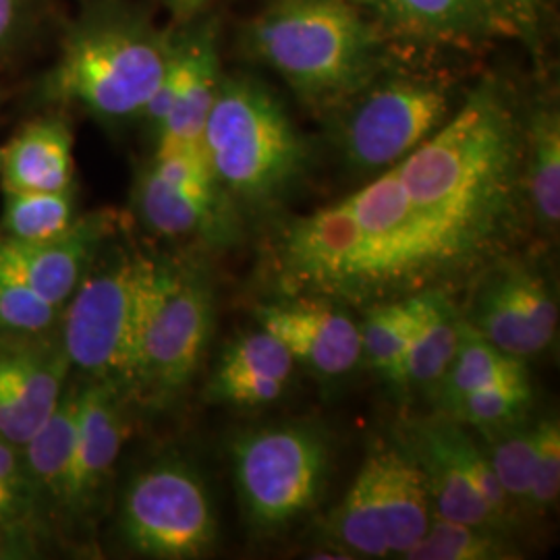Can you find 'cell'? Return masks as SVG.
<instances>
[{"label":"cell","instance_id":"obj_29","mask_svg":"<svg viewBox=\"0 0 560 560\" xmlns=\"http://www.w3.org/2000/svg\"><path fill=\"white\" fill-rule=\"evenodd\" d=\"M532 402V382H511L467 393L441 413L488 436L525 421Z\"/></svg>","mask_w":560,"mask_h":560},{"label":"cell","instance_id":"obj_25","mask_svg":"<svg viewBox=\"0 0 560 560\" xmlns=\"http://www.w3.org/2000/svg\"><path fill=\"white\" fill-rule=\"evenodd\" d=\"M511 382H529L527 361L504 353L463 318L457 353L430 395L444 411L467 393Z\"/></svg>","mask_w":560,"mask_h":560},{"label":"cell","instance_id":"obj_35","mask_svg":"<svg viewBox=\"0 0 560 560\" xmlns=\"http://www.w3.org/2000/svg\"><path fill=\"white\" fill-rule=\"evenodd\" d=\"M32 0H0V55L18 46L32 20Z\"/></svg>","mask_w":560,"mask_h":560},{"label":"cell","instance_id":"obj_4","mask_svg":"<svg viewBox=\"0 0 560 560\" xmlns=\"http://www.w3.org/2000/svg\"><path fill=\"white\" fill-rule=\"evenodd\" d=\"M203 148L224 198L247 212L277 208L310 166L295 120L264 81L249 75H222Z\"/></svg>","mask_w":560,"mask_h":560},{"label":"cell","instance_id":"obj_34","mask_svg":"<svg viewBox=\"0 0 560 560\" xmlns=\"http://www.w3.org/2000/svg\"><path fill=\"white\" fill-rule=\"evenodd\" d=\"M560 494V423L548 416L536 423V455L529 511L548 513Z\"/></svg>","mask_w":560,"mask_h":560},{"label":"cell","instance_id":"obj_13","mask_svg":"<svg viewBox=\"0 0 560 560\" xmlns=\"http://www.w3.org/2000/svg\"><path fill=\"white\" fill-rule=\"evenodd\" d=\"M221 81L217 21L191 23L175 34L173 55L140 119L156 131L159 141L203 145Z\"/></svg>","mask_w":560,"mask_h":560},{"label":"cell","instance_id":"obj_17","mask_svg":"<svg viewBox=\"0 0 560 560\" xmlns=\"http://www.w3.org/2000/svg\"><path fill=\"white\" fill-rule=\"evenodd\" d=\"M115 224L117 217L104 210L80 217L75 226L57 240L20 243L0 237V261L44 300L62 307L101 254L102 243L115 235Z\"/></svg>","mask_w":560,"mask_h":560},{"label":"cell","instance_id":"obj_1","mask_svg":"<svg viewBox=\"0 0 560 560\" xmlns=\"http://www.w3.org/2000/svg\"><path fill=\"white\" fill-rule=\"evenodd\" d=\"M520 180L425 140L351 196L284 222L268 247L282 298L368 307L471 282L527 221Z\"/></svg>","mask_w":560,"mask_h":560},{"label":"cell","instance_id":"obj_37","mask_svg":"<svg viewBox=\"0 0 560 560\" xmlns=\"http://www.w3.org/2000/svg\"><path fill=\"white\" fill-rule=\"evenodd\" d=\"M179 21H194L210 4V0H162Z\"/></svg>","mask_w":560,"mask_h":560},{"label":"cell","instance_id":"obj_26","mask_svg":"<svg viewBox=\"0 0 560 560\" xmlns=\"http://www.w3.org/2000/svg\"><path fill=\"white\" fill-rule=\"evenodd\" d=\"M411 322L413 298L409 295L368 305L360 324L361 358L397 388H405V355Z\"/></svg>","mask_w":560,"mask_h":560},{"label":"cell","instance_id":"obj_8","mask_svg":"<svg viewBox=\"0 0 560 560\" xmlns=\"http://www.w3.org/2000/svg\"><path fill=\"white\" fill-rule=\"evenodd\" d=\"M432 504L418 463L405 446L372 451L339 506L324 521V540L349 559L405 557L430 527Z\"/></svg>","mask_w":560,"mask_h":560},{"label":"cell","instance_id":"obj_3","mask_svg":"<svg viewBox=\"0 0 560 560\" xmlns=\"http://www.w3.org/2000/svg\"><path fill=\"white\" fill-rule=\"evenodd\" d=\"M175 34L127 0H94L69 27L44 96L101 120L140 119L173 55Z\"/></svg>","mask_w":560,"mask_h":560},{"label":"cell","instance_id":"obj_24","mask_svg":"<svg viewBox=\"0 0 560 560\" xmlns=\"http://www.w3.org/2000/svg\"><path fill=\"white\" fill-rule=\"evenodd\" d=\"M78 432V388H67L50 418L21 444V457L44 511L65 513Z\"/></svg>","mask_w":560,"mask_h":560},{"label":"cell","instance_id":"obj_6","mask_svg":"<svg viewBox=\"0 0 560 560\" xmlns=\"http://www.w3.org/2000/svg\"><path fill=\"white\" fill-rule=\"evenodd\" d=\"M241 509L254 532L272 534L307 515L330 474V439L318 423L252 428L231 442Z\"/></svg>","mask_w":560,"mask_h":560},{"label":"cell","instance_id":"obj_28","mask_svg":"<svg viewBox=\"0 0 560 560\" xmlns=\"http://www.w3.org/2000/svg\"><path fill=\"white\" fill-rule=\"evenodd\" d=\"M520 557V550L509 541L504 532L434 515L423 538L402 559L511 560Z\"/></svg>","mask_w":560,"mask_h":560},{"label":"cell","instance_id":"obj_16","mask_svg":"<svg viewBox=\"0 0 560 560\" xmlns=\"http://www.w3.org/2000/svg\"><path fill=\"white\" fill-rule=\"evenodd\" d=\"M127 393L113 382L90 381L78 388V432L65 515H83L98 499L129 436Z\"/></svg>","mask_w":560,"mask_h":560},{"label":"cell","instance_id":"obj_23","mask_svg":"<svg viewBox=\"0 0 560 560\" xmlns=\"http://www.w3.org/2000/svg\"><path fill=\"white\" fill-rule=\"evenodd\" d=\"M523 185L532 221L546 233L560 222V113L557 102H541L525 113Z\"/></svg>","mask_w":560,"mask_h":560},{"label":"cell","instance_id":"obj_14","mask_svg":"<svg viewBox=\"0 0 560 560\" xmlns=\"http://www.w3.org/2000/svg\"><path fill=\"white\" fill-rule=\"evenodd\" d=\"M71 363L59 326L38 335L0 332V439L21 446L50 418Z\"/></svg>","mask_w":560,"mask_h":560},{"label":"cell","instance_id":"obj_12","mask_svg":"<svg viewBox=\"0 0 560 560\" xmlns=\"http://www.w3.org/2000/svg\"><path fill=\"white\" fill-rule=\"evenodd\" d=\"M471 282L463 318L504 353L527 361L557 339L559 303L534 266L502 256Z\"/></svg>","mask_w":560,"mask_h":560},{"label":"cell","instance_id":"obj_33","mask_svg":"<svg viewBox=\"0 0 560 560\" xmlns=\"http://www.w3.org/2000/svg\"><path fill=\"white\" fill-rule=\"evenodd\" d=\"M492 36L521 44L534 59L544 52L550 0H478Z\"/></svg>","mask_w":560,"mask_h":560},{"label":"cell","instance_id":"obj_31","mask_svg":"<svg viewBox=\"0 0 560 560\" xmlns=\"http://www.w3.org/2000/svg\"><path fill=\"white\" fill-rule=\"evenodd\" d=\"M490 446L486 455L501 481L504 494L515 511H529L532 480H534V455H536V425L523 421L501 432L488 434Z\"/></svg>","mask_w":560,"mask_h":560},{"label":"cell","instance_id":"obj_32","mask_svg":"<svg viewBox=\"0 0 560 560\" xmlns=\"http://www.w3.org/2000/svg\"><path fill=\"white\" fill-rule=\"evenodd\" d=\"M62 307L44 300L0 261V332L38 335L57 328Z\"/></svg>","mask_w":560,"mask_h":560},{"label":"cell","instance_id":"obj_22","mask_svg":"<svg viewBox=\"0 0 560 560\" xmlns=\"http://www.w3.org/2000/svg\"><path fill=\"white\" fill-rule=\"evenodd\" d=\"M413 298V322L405 355V388L432 393L457 353L463 312L451 291L428 289Z\"/></svg>","mask_w":560,"mask_h":560},{"label":"cell","instance_id":"obj_21","mask_svg":"<svg viewBox=\"0 0 560 560\" xmlns=\"http://www.w3.org/2000/svg\"><path fill=\"white\" fill-rule=\"evenodd\" d=\"M136 208L148 229L164 237L212 233L222 226L224 198L219 185H180L161 177L150 164L136 183Z\"/></svg>","mask_w":560,"mask_h":560},{"label":"cell","instance_id":"obj_5","mask_svg":"<svg viewBox=\"0 0 560 560\" xmlns=\"http://www.w3.org/2000/svg\"><path fill=\"white\" fill-rule=\"evenodd\" d=\"M159 260L117 247L92 261L62 305L59 332L71 368L129 390L156 284Z\"/></svg>","mask_w":560,"mask_h":560},{"label":"cell","instance_id":"obj_7","mask_svg":"<svg viewBox=\"0 0 560 560\" xmlns=\"http://www.w3.org/2000/svg\"><path fill=\"white\" fill-rule=\"evenodd\" d=\"M335 113L345 166L376 177L407 159L455 113L453 85L436 75L384 67Z\"/></svg>","mask_w":560,"mask_h":560},{"label":"cell","instance_id":"obj_2","mask_svg":"<svg viewBox=\"0 0 560 560\" xmlns=\"http://www.w3.org/2000/svg\"><path fill=\"white\" fill-rule=\"evenodd\" d=\"M243 38L316 113H335L386 67L384 30L351 0H272Z\"/></svg>","mask_w":560,"mask_h":560},{"label":"cell","instance_id":"obj_36","mask_svg":"<svg viewBox=\"0 0 560 560\" xmlns=\"http://www.w3.org/2000/svg\"><path fill=\"white\" fill-rule=\"evenodd\" d=\"M36 555V541L23 540L0 532V560L30 559Z\"/></svg>","mask_w":560,"mask_h":560},{"label":"cell","instance_id":"obj_19","mask_svg":"<svg viewBox=\"0 0 560 560\" xmlns=\"http://www.w3.org/2000/svg\"><path fill=\"white\" fill-rule=\"evenodd\" d=\"M2 191H60L73 187V136L60 119L27 122L0 150Z\"/></svg>","mask_w":560,"mask_h":560},{"label":"cell","instance_id":"obj_15","mask_svg":"<svg viewBox=\"0 0 560 560\" xmlns=\"http://www.w3.org/2000/svg\"><path fill=\"white\" fill-rule=\"evenodd\" d=\"M261 330L326 378L349 374L361 360L360 324L337 303L316 298H284L261 305L256 314Z\"/></svg>","mask_w":560,"mask_h":560},{"label":"cell","instance_id":"obj_10","mask_svg":"<svg viewBox=\"0 0 560 560\" xmlns=\"http://www.w3.org/2000/svg\"><path fill=\"white\" fill-rule=\"evenodd\" d=\"M120 538L140 557L200 559L219 538L210 492L200 474L179 457L143 467L125 488Z\"/></svg>","mask_w":560,"mask_h":560},{"label":"cell","instance_id":"obj_20","mask_svg":"<svg viewBox=\"0 0 560 560\" xmlns=\"http://www.w3.org/2000/svg\"><path fill=\"white\" fill-rule=\"evenodd\" d=\"M384 34L405 40L476 48L492 38L478 0H376Z\"/></svg>","mask_w":560,"mask_h":560},{"label":"cell","instance_id":"obj_38","mask_svg":"<svg viewBox=\"0 0 560 560\" xmlns=\"http://www.w3.org/2000/svg\"><path fill=\"white\" fill-rule=\"evenodd\" d=\"M353 4H358L361 9H374L376 7V0H351Z\"/></svg>","mask_w":560,"mask_h":560},{"label":"cell","instance_id":"obj_30","mask_svg":"<svg viewBox=\"0 0 560 560\" xmlns=\"http://www.w3.org/2000/svg\"><path fill=\"white\" fill-rule=\"evenodd\" d=\"M44 509L23 465L21 448L0 439V532L36 541Z\"/></svg>","mask_w":560,"mask_h":560},{"label":"cell","instance_id":"obj_11","mask_svg":"<svg viewBox=\"0 0 560 560\" xmlns=\"http://www.w3.org/2000/svg\"><path fill=\"white\" fill-rule=\"evenodd\" d=\"M405 451L418 463L436 517L509 532L517 517L486 448L459 421H418L407 430Z\"/></svg>","mask_w":560,"mask_h":560},{"label":"cell","instance_id":"obj_27","mask_svg":"<svg viewBox=\"0 0 560 560\" xmlns=\"http://www.w3.org/2000/svg\"><path fill=\"white\" fill-rule=\"evenodd\" d=\"M75 189L4 191L2 240L40 243L69 233L78 222Z\"/></svg>","mask_w":560,"mask_h":560},{"label":"cell","instance_id":"obj_18","mask_svg":"<svg viewBox=\"0 0 560 560\" xmlns=\"http://www.w3.org/2000/svg\"><path fill=\"white\" fill-rule=\"evenodd\" d=\"M295 370L293 355L266 330L247 332L224 351L208 382V399L233 407L275 402Z\"/></svg>","mask_w":560,"mask_h":560},{"label":"cell","instance_id":"obj_9","mask_svg":"<svg viewBox=\"0 0 560 560\" xmlns=\"http://www.w3.org/2000/svg\"><path fill=\"white\" fill-rule=\"evenodd\" d=\"M214 328V293L196 266L159 260L156 284L127 395L166 407L198 374Z\"/></svg>","mask_w":560,"mask_h":560}]
</instances>
